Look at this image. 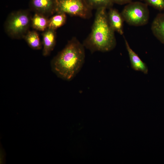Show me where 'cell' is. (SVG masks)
Segmentation results:
<instances>
[{"mask_svg":"<svg viewBox=\"0 0 164 164\" xmlns=\"http://www.w3.org/2000/svg\"><path fill=\"white\" fill-rule=\"evenodd\" d=\"M84 47L76 38H73L54 58L52 63V68L59 77L70 80L76 76L84 63Z\"/></svg>","mask_w":164,"mask_h":164,"instance_id":"obj_1","label":"cell"},{"mask_svg":"<svg viewBox=\"0 0 164 164\" xmlns=\"http://www.w3.org/2000/svg\"><path fill=\"white\" fill-rule=\"evenodd\" d=\"M106 9L103 8L97 10L91 32L83 43L92 53L109 51L116 46L114 31L109 25Z\"/></svg>","mask_w":164,"mask_h":164,"instance_id":"obj_2","label":"cell"},{"mask_svg":"<svg viewBox=\"0 0 164 164\" xmlns=\"http://www.w3.org/2000/svg\"><path fill=\"white\" fill-rule=\"evenodd\" d=\"M32 17L27 10H19L11 12L4 24L6 34L13 39H20L29 31Z\"/></svg>","mask_w":164,"mask_h":164,"instance_id":"obj_3","label":"cell"},{"mask_svg":"<svg viewBox=\"0 0 164 164\" xmlns=\"http://www.w3.org/2000/svg\"><path fill=\"white\" fill-rule=\"evenodd\" d=\"M121 14L124 21L130 25L141 26L148 22L149 13L147 4L136 2L128 4Z\"/></svg>","mask_w":164,"mask_h":164,"instance_id":"obj_4","label":"cell"},{"mask_svg":"<svg viewBox=\"0 0 164 164\" xmlns=\"http://www.w3.org/2000/svg\"><path fill=\"white\" fill-rule=\"evenodd\" d=\"M92 10L85 0H56V13L67 14L87 19L92 15Z\"/></svg>","mask_w":164,"mask_h":164,"instance_id":"obj_5","label":"cell"},{"mask_svg":"<svg viewBox=\"0 0 164 164\" xmlns=\"http://www.w3.org/2000/svg\"><path fill=\"white\" fill-rule=\"evenodd\" d=\"M56 0H30V9L47 17L55 13Z\"/></svg>","mask_w":164,"mask_h":164,"instance_id":"obj_6","label":"cell"},{"mask_svg":"<svg viewBox=\"0 0 164 164\" xmlns=\"http://www.w3.org/2000/svg\"><path fill=\"white\" fill-rule=\"evenodd\" d=\"M125 45L128 51L132 67L134 70L142 72L144 74L148 73V69L146 64L132 50L125 38H124Z\"/></svg>","mask_w":164,"mask_h":164,"instance_id":"obj_7","label":"cell"},{"mask_svg":"<svg viewBox=\"0 0 164 164\" xmlns=\"http://www.w3.org/2000/svg\"><path fill=\"white\" fill-rule=\"evenodd\" d=\"M109 25L112 29L120 35L123 34V21L121 13L116 9L112 8L109 9L107 13Z\"/></svg>","mask_w":164,"mask_h":164,"instance_id":"obj_8","label":"cell"},{"mask_svg":"<svg viewBox=\"0 0 164 164\" xmlns=\"http://www.w3.org/2000/svg\"><path fill=\"white\" fill-rule=\"evenodd\" d=\"M56 35L55 30L48 28L43 33V56H46L49 55L53 49L56 43Z\"/></svg>","mask_w":164,"mask_h":164,"instance_id":"obj_9","label":"cell"},{"mask_svg":"<svg viewBox=\"0 0 164 164\" xmlns=\"http://www.w3.org/2000/svg\"><path fill=\"white\" fill-rule=\"evenodd\" d=\"M151 29L155 37L164 44V13L156 15L152 22Z\"/></svg>","mask_w":164,"mask_h":164,"instance_id":"obj_10","label":"cell"},{"mask_svg":"<svg viewBox=\"0 0 164 164\" xmlns=\"http://www.w3.org/2000/svg\"><path fill=\"white\" fill-rule=\"evenodd\" d=\"M49 20L46 16L35 13L32 18L31 26L36 30L44 32L48 28Z\"/></svg>","mask_w":164,"mask_h":164,"instance_id":"obj_11","label":"cell"},{"mask_svg":"<svg viewBox=\"0 0 164 164\" xmlns=\"http://www.w3.org/2000/svg\"><path fill=\"white\" fill-rule=\"evenodd\" d=\"M28 45L34 50H39L42 48V43L38 32L35 30L29 31L24 38Z\"/></svg>","mask_w":164,"mask_h":164,"instance_id":"obj_12","label":"cell"},{"mask_svg":"<svg viewBox=\"0 0 164 164\" xmlns=\"http://www.w3.org/2000/svg\"><path fill=\"white\" fill-rule=\"evenodd\" d=\"M66 19V14L56 13L49 19L48 28L55 30L65 24Z\"/></svg>","mask_w":164,"mask_h":164,"instance_id":"obj_13","label":"cell"},{"mask_svg":"<svg viewBox=\"0 0 164 164\" xmlns=\"http://www.w3.org/2000/svg\"><path fill=\"white\" fill-rule=\"evenodd\" d=\"M89 6L92 9L96 10L105 8H111L114 3L111 0H85Z\"/></svg>","mask_w":164,"mask_h":164,"instance_id":"obj_14","label":"cell"},{"mask_svg":"<svg viewBox=\"0 0 164 164\" xmlns=\"http://www.w3.org/2000/svg\"><path fill=\"white\" fill-rule=\"evenodd\" d=\"M147 4L160 11L164 10V0H144Z\"/></svg>","mask_w":164,"mask_h":164,"instance_id":"obj_15","label":"cell"},{"mask_svg":"<svg viewBox=\"0 0 164 164\" xmlns=\"http://www.w3.org/2000/svg\"><path fill=\"white\" fill-rule=\"evenodd\" d=\"M113 3L119 5L128 4L132 2V0H111Z\"/></svg>","mask_w":164,"mask_h":164,"instance_id":"obj_16","label":"cell"},{"mask_svg":"<svg viewBox=\"0 0 164 164\" xmlns=\"http://www.w3.org/2000/svg\"></svg>","mask_w":164,"mask_h":164,"instance_id":"obj_17","label":"cell"}]
</instances>
